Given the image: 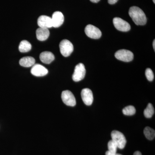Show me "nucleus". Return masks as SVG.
<instances>
[{
  "mask_svg": "<svg viewBox=\"0 0 155 155\" xmlns=\"http://www.w3.org/2000/svg\"><path fill=\"white\" fill-rule=\"evenodd\" d=\"M153 2L154 3H155V0H153Z\"/></svg>",
  "mask_w": 155,
  "mask_h": 155,
  "instance_id": "28",
  "label": "nucleus"
},
{
  "mask_svg": "<svg viewBox=\"0 0 155 155\" xmlns=\"http://www.w3.org/2000/svg\"><path fill=\"white\" fill-rule=\"evenodd\" d=\"M133 155H142V154L140 152L137 151H136L135 152H134Z\"/></svg>",
  "mask_w": 155,
  "mask_h": 155,
  "instance_id": "24",
  "label": "nucleus"
},
{
  "mask_svg": "<svg viewBox=\"0 0 155 155\" xmlns=\"http://www.w3.org/2000/svg\"><path fill=\"white\" fill-rule=\"evenodd\" d=\"M82 101L87 106L91 105L93 102L94 97L92 92L89 88H84L81 92Z\"/></svg>",
  "mask_w": 155,
  "mask_h": 155,
  "instance_id": "9",
  "label": "nucleus"
},
{
  "mask_svg": "<svg viewBox=\"0 0 155 155\" xmlns=\"http://www.w3.org/2000/svg\"><path fill=\"white\" fill-rule=\"evenodd\" d=\"M122 113L126 116H132L135 114L136 109L133 106H127L123 109Z\"/></svg>",
  "mask_w": 155,
  "mask_h": 155,
  "instance_id": "19",
  "label": "nucleus"
},
{
  "mask_svg": "<svg viewBox=\"0 0 155 155\" xmlns=\"http://www.w3.org/2000/svg\"><path fill=\"white\" fill-rule=\"evenodd\" d=\"M31 72L34 76L41 77L46 75L48 72V71L42 65L36 64H34L32 66Z\"/></svg>",
  "mask_w": 155,
  "mask_h": 155,
  "instance_id": "10",
  "label": "nucleus"
},
{
  "mask_svg": "<svg viewBox=\"0 0 155 155\" xmlns=\"http://www.w3.org/2000/svg\"><path fill=\"white\" fill-rule=\"evenodd\" d=\"M36 37L39 41H44L47 39L50 35V31L48 28H39L36 31Z\"/></svg>",
  "mask_w": 155,
  "mask_h": 155,
  "instance_id": "13",
  "label": "nucleus"
},
{
  "mask_svg": "<svg viewBox=\"0 0 155 155\" xmlns=\"http://www.w3.org/2000/svg\"><path fill=\"white\" fill-rule=\"evenodd\" d=\"M55 57L52 53L50 51H44L40 55V59L45 64H50L54 61Z\"/></svg>",
  "mask_w": 155,
  "mask_h": 155,
  "instance_id": "14",
  "label": "nucleus"
},
{
  "mask_svg": "<svg viewBox=\"0 0 155 155\" xmlns=\"http://www.w3.org/2000/svg\"><path fill=\"white\" fill-rule=\"evenodd\" d=\"M153 48L154 50H155V40H154L153 42Z\"/></svg>",
  "mask_w": 155,
  "mask_h": 155,
  "instance_id": "26",
  "label": "nucleus"
},
{
  "mask_svg": "<svg viewBox=\"0 0 155 155\" xmlns=\"http://www.w3.org/2000/svg\"><path fill=\"white\" fill-rule=\"evenodd\" d=\"M143 133L146 137L149 140H152L155 138V130L149 127H146L144 128Z\"/></svg>",
  "mask_w": 155,
  "mask_h": 155,
  "instance_id": "17",
  "label": "nucleus"
},
{
  "mask_svg": "<svg viewBox=\"0 0 155 155\" xmlns=\"http://www.w3.org/2000/svg\"><path fill=\"white\" fill-rule=\"evenodd\" d=\"M53 27L58 28L61 26L64 22V17L63 14L60 11H56L53 14L51 17Z\"/></svg>",
  "mask_w": 155,
  "mask_h": 155,
  "instance_id": "12",
  "label": "nucleus"
},
{
  "mask_svg": "<svg viewBox=\"0 0 155 155\" xmlns=\"http://www.w3.org/2000/svg\"><path fill=\"white\" fill-rule=\"evenodd\" d=\"M35 59L31 57H25L20 59L19 63L20 66L25 67H32L35 64Z\"/></svg>",
  "mask_w": 155,
  "mask_h": 155,
  "instance_id": "15",
  "label": "nucleus"
},
{
  "mask_svg": "<svg viewBox=\"0 0 155 155\" xmlns=\"http://www.w3.org/2000/svg\"><path fill=\"white\" fill-rule=\"evenodd\" d=\"M38 25L41 28H49L53 27L51 17L45 15L40 16L38 19Z\"/></svg>",
  "mask_w": 155,
  "mask_h": 155,
  "instance_id": "11",
  "label": "nucleus"
},
{
  "mask_svg": "<svg viewBox=\"0 0 155 155\" xmlns=\"http://www.w3.org/2000/svg\"><path fill=\"white\" fill-rule=\"evenodd\" d=\"M31 49V44L27 41L23 40L20 42L19 47V50L20 52H27L29 51Z\"/></svg>",
  "mask_w": 155,
  "mask_h": 155,
  "instance_id": "16",
  "label": "nucleus"
},
{
  "mask_svg": "<svg viewBox=\"0 0 155 155\" xmlns=\"http://www.w3.org/2000/svg\"><path fill=\"white\" fill-rule=\"evenodd\" d=\"M118 0H108V3L110 5H114V4H116Z\"/></svg>",
  "mask_w": 155,
  "mask_h": 155,
  "instance_id": "22",
  "label": "nucleus"
},
{
  "mask_svg": "<svg viewBox=\"0 0 155 155\" xmlns=\"http://www.w3.org/2000/svg\"><path fill=\"white\" fill-rule=\"evenodd\" d=\"M116 153H114L110 152L109 151H107L106 152V155H115Z\"/></svg>",
  "mask_w": 155,
  "mask_h": 155,
  "instance_id": "23",
  "label": "nucleus"
},
{
  "mask_svg": "<svg viewBox=\"0 0 155 155\" xmlns=\"http://www.w3.org/2000/svg\"><path fill=\"white\" fill-rule=\"evenodd\" d=\"M84 31L86 35L90 38L98 39L101 36V31L99 28L91 24L87 25Z\"/></svg>",
  "mask_w": 155,
  "mask_h": 155,
  "instance_id": "7",
  "label": "nucleus"
},
{
  "mask_svg": "<svg viewBox=\"0 0 155 155\" xmlns=\"http://www.w3.org/2000/svg\"><path fill=\"white\" fill-rule=\"evenodd\" d=\"M100 1V0H90L91 2L93 3H97Z\"/></svg>",
  "mask_w": 155,
  "mask_h": 155,
  "instance_id": "25",
  "label": "nucleus"
},
{
  "mask_svg": "<svg viewBox=\"0 0 155 155\" xmlns=\"http://www.w3.org/2000/svg\"><path fill=\"white\" fill-rule=\"evenodd\" d=\"M112 140L115 142L118 148L123 149L126 144V140L124 134L118 130H114L111 133Z\"/></svg>",
  "mask_w": 155,
  "mask_h": 155,
  "instance_id": "2",
  "label": "nucleus"
},
{
  "mask_svg": "<svg viewBox=\"0 0 155 155\" xmlns=\"http://www.w3.org/2000/svg\"><path fill=\"white\" fill-rule=\"evenodd\" d=\"M116 59L119 61L124 62H128L132 61L133 60L134 54L128 50L122 49L117 51L115 54Z\"/></svg>",
  "mask_w": 155,
  "mask_h": 155,
  "instance_id": "5",
  "label": "nucleus"
},
{
  "mask_svg": "<svg viewBox=\"0 0 155 155\" xmlns=\"http://www.w3.org/2000/svg\"><path fill=\"white\" fill-rule=\"evenodd\" d=\"M61 98L63 102L67 106L74 107L76 105V100L72 92L69 90L62 92Z\"/></svg>",
  "mask_w": 155,
  "mask_h": 155,
  "instance_id": "6",
  "label": "nucleus"
},
{
  "mask_svg": "<svg viewBox=\"0 0 155 155\" xmlns=\"http://www.w3.org/2000/svg\"><path fill=\"white\" fill-rule=\"evenodd\" d=\"M108 151L114 153H116L118 147L115 142L113 141L112 140L108 142Z\"/></svg>",
  "mask_w": 155,
  "mask_h": 155,
  "instance_id": "20",
  "label": "nucleus"
},
{
  "mask_svg": "<svg viewBox=\"0 0 155 155\" xmlns=\"http://www.w3.org/2000/svg\"><path fill=\"white\" fill-rule=\"evenodd\" d=\"M114 26L117 30L122 31H127L130 30V24L125 20L119 17H115L113 19Z\"/></svg>",
  "mask_w": 155,
  "mask_h": 155,
  "instance_id": "8",
  "label": "nucleus"
},
{
  "mask_svg": "<svg viewBox=\"0 0 155 155\" xmlns=\"http://www.w3.org/2000/svg\"><path fill=\"white\" fill-rule=\"evenodd\" d=\"M129 16L136 25H143L147 23V17L143 11L136 6L130 7L129 10Z\"/></svg>",
  "mask_w": 155,
  "mask_h": 155,
  "instance_id": "1",
  "label": "nucleus"
},
{
  "mask_svg": "<svg viewBox=\"0 0 155 155\" xmlns=\"http://www.w3.org/2000/svg\"><path fill=\"white\" fill-rule=\"evenodd\" d=\"M86 70L84 65L82 63L77 64L75 66L74 73L72 75V79L75 82L82 80L85 77Z\"/></svg>",
  "mask_w": 155,
  "mask_h": 155,
  "instance_id": "4",
  "label": "nucleus"
},
{
  "mask_svg": "<svg viewBox=\"0 0 155 155\" xmlns=\"http://www.w3.org/2000/svg\"><path fill=\"white\" fill-rule=\"evenodd\" d=\"M59 47L61 54L65 57H68L70 56L74 50V47L72 43L67 39L62 40L60 43Z\"/></svg>",
  "mask_w": 155,
  "mask_h": 155,
  "instance_id": "3",
  "label": "nucleus"
},
{
  "mask_svg": "<svg viewBox=\"0 0 155 155\" xmlns=\"http://www.w3.org/2000/svg\"><path fill=\"white\" fill-rule=\"evenodd\" d=\"M145 75L147 79L149 81H152L154 79V74L152 70L150 68H147L145 71Z\"/></svg>",
  "mask_w": 155,
  "mask_h": 155,
  "instance_id": "21",
  "label": "nucleus"
},
{
  "mask_svg": "<svg viewBox=\"0 0 155 155\" xmlns=\"http://www.w3.org/2000/svg\"><path fill=\"white\" fill-rule=\"evenodd\" d=\"M154 112V109L153 105L150 103H149L147 106L146 108L145 109L143 114H144L145 117H146L147 118H150L153 115Z\"/></svg>",
  "mask_w": 155,
  "mask_h": 155,
  "instance_id": "18",
  "label": "nucleus"
},
{
  "mask_svg": "<svg viewBox=\"0 0 155 155\" xmlns=\"http://www.w3.org/2000/svg\"><path fill=\"white\" fill-rule=\"evenodd\" d=\"M121 155V154H117V153H116V155Z\"/></svg>",
  "mask_w": 155,
  "mask_h": 155,
  "instance_id": "27",
  "label": "nucleus"
}]
</instances>
